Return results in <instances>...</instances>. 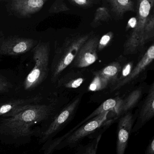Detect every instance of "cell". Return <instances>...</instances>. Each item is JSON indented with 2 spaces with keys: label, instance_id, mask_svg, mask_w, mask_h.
<instances>
[{
  "label": "cell",
  "instance_id": "6da1fadb",
  "mask_svg": "<svg viewBox=\"0 0 154 154\" xmlns=\"http://www.w3.org/2000/svg\"><path fill=\"white\" fill-rule=\"evenodd\" d=\"M53 109L52 105L27 104L18 113L2 121L0 133L15 138L30 135L31 126L48 118Z\"/></svg>",
  "mask_w": 154,
  "mask_h": 154
},
{
  "label": "cell",
  "instance_id": "7a4b0ae2",
  "mask_svg": "<svg viewBox=\"0 0 154 154\" xmlns=\"http://www.w3.org/2000/svg\"><path fill=\"white\" fill-rule=\"evenodd\" d=\"M109 112H106L101 113L78 128L70 130L52 144L49 148V151L51 152L55 149L72 148L77 146L85 138L94 132H98L100 130V128L113 121V120H111L103 125L107 122V116Z\"/></svg>",
  "mask_w": 154,
  "mask_h": 154
},
{
  "label": "cell",
  "instance_id": "3957f363",
  "mask_svg": "<svg viewBox=\"0 0 154 154\" xmlns=\"http://www.w3.org/2000/svg\"><path fill=\"white\" fill-rule=\"evenodd\" d=\"M90 38L87 34H76L66 38L56 51L53 61L52 78L56 79L60 74L74 60L82 46Z\"/></svg>",
  "mask_w": 154,
  "mask_h": 154
},
{
  "label": "cell",
  "instance_id": "277c9868",
  "mask_svg": "<svg viewBox=\"0 0 154 154\" xmlns=\"http://www.w3.org/2000/svg\"><path fill=\"white\" fill-rule=\"evenodd\" d=\"M49 52V44L46 43L40 42L34 48L33 58L35 65L24 82L25 90L36 87L46 78L48 73Z\"/></svg>",
  "mask_w": 154,
  "mask_h": 154
},
{
  "label": "cell",
  "instance_id": "5b68a950",
  "mask_svg": "<svg viewBox=\"0 0 154 154\" xmlns=\"http://www.w3.org/2000/svg\"><path fill=\"white\" fill-rule=\"evenodd\" d=\"M154 6L153 0L139 1L137 14V24L132 30L125 44V51L129 54L135 53L144 47V29L150 11Z\"/></svg>",
  "mask_w": 154,
  "mask_h": 154
},
{
  "label": "cell",
  "instance_id": "8992f818",
  "mask_svg": "<svg viewBox=\"0 0 154 154\" xmlns=\"http://www.w3.org/2000/svg\"><path fill=\"white\" fill-rule=\"evenodd\" d=\"M81 99V96H77L63 108L44 132L42 138L43 140L58 132L72 120L79 108Z\"/></svg>",
  "mask_w": 154,
  "mask_h": 154
},
{
  "label": "cell",
  "instance_id": "52a82bcc",
  "mask_svg": "<svg viewBox=\"0 0 154 154\" xmlns=\"http://www.w3.org/2000/svg\"><path fill=\"white\" fill-rule=\"evenodd\" d=\"M118 119L116 152L117 154H125L136 120V113L129 112Z\"/></svg>",
  "mask_w": 154,
  "mask_h": 154
},
{
  "label": "cell",
  "instance_id": "ba28073f",
  "mask_svg": "<svg viewBox=\"0 0 154 154\" xmlns=\"http://www.w3.org/2000/svg\"><path fill=\"white\" fill-rule=\"evenodd\" d=\"M99 38H89L82 46L73 61V65L78 68H84L93 64L98 59Z\"/></svg>",
  "mask_w": 154,
  "mask_h": 154
},
{
  "label": "cell",
  "instance_id": "9c48e42d",
  "mask_svg": "<svg viewBox=\"0 0 154 154\" xmlns=\"http://www.w3.org/2000/svg\"><path fill=\"white\" fill-rule=\"evenodd\" d=\"M136 120L132 132L136 133L142 128L154 116V86L152 84L142 105L136 112Z\"/></svg>",
  "mask_w": 154,
  "mask_h": 154
},
{
  "label": "cell",
  "instance_id": "30bf717a",
  "mask_svg": "<svg viewBox=\"0 0 154 154\" xmlns=\"http://www.w3.org/2000/svg\"><path fill=\"white\" fill-rule=\"evenodd\" d=\"M34 39L13 37L5 39L0 44V54L18 55L28 52L35 45Z\"/></svg>",
  "mask_w": 154,
  "mask_h": 154
},
{
  "label": "cell",
  "instance_id": "8fae6325",
  "mask_svg": "<svg viewBox=\"0 0 154 154\" xmlns=\"http://www.w3.org/2000/svg\"><path fill=\"white\" fill-rule=\"evenodd\" d=\"M154 58V46L152 45L146 51L143 57L138 62L136 67L131 71V73L126 78L118 82L112 87V91L119 90L131 81H132L152 63Z\"/></svg>",
  "mask_w": 154,
  "mask_h": 154
},
{
  "label": "cell",
  "instance_id": "7c38bea8",
  "mask_svg": "<svg viewBox=\"0 0 154 154\" xmlns=\"http://www.w3.org/2000/svg\"><path fill=\"white\" fill-rule=\"evenodd\" d=\"M46 2V0H15L11 2V7L20 15L27 17L41 10Z\"/></svg>",
  "mask_w": 154,
  "mask_h": 154
},
{
  "label": "cell",
  "instance_id": "4fadbf2b",
  "mask_svg": "<svg viewBox=\"0 0 154 154\" xmlns=\"http://www.w3.org/2000/svg\"><path fill=\"white\" fill-rule=\"evenodd\" d=\"M142 91L138 89L131 92L124 99L122 98L113 111L116 115V119H118L127 112L131 111L140 101Z\"/></svg>",
  "mask_w": 154,
  "mask_h": 154
},
{
  "label": "cell",
  "instance_id": "5bb4252c",
  "mask_svg": "<svg viewBox=\"0 0 154 154\" xmlns=\"http://www.w3.org/2000/svg\"><path fill=\"white\" fill-rule=\"evenodd\" d=\"M122 98L120 97H115L114 98H111L106 100L103 102L98 108L94 110L92 113H91L89 116L84 119L81 122H79L75 127L73 128V129L76 128L80 126H82L83 124L86 123L90 120L93 119L94 117L100 115L101 113H103L106 112L112 111L114 110L117 105L119 103Z\"/></svg>",
  "mask_w": 154,
  "mask_h": 154
},
{
  "label": "cell",
  "instance_id": "9a60e30c",
  "mask_svg": "<svg viewBox=\"0 0 154 154\" xmlns=\"http://www.w3.org/2000/svg\"><path fill=\"white\" fill-rule=\"evenodd\" d=\"M108 2L112 12L118 17H121L128 11H135L134 2L130 0H111Z\"/></svg>",
  "mask_w": 154,
  "mask_h": 154
},
{
  "label": "cell",
  "instance_id": "2e32d148",
  "mask_svg": "<svg viewBox=\"0 0 154 154\" xmlns=\"http://www.w3.org/2000/svg\"><path fill=\"white\" fill-rule=\"evenodd\" d=\"M103 130H100L89 142L85 145H80L76 147V154H97L98 145L103 133Z\"/></svg>",
  "mask_w": 154,
  "mask_h": 154
},
{
  "label": "cell",
  "instance_id": "e0dca14e",
  "mask_svg": "<svg viewBox=\"0 0 154 154\" xmlns=\"http://www.w3.org/2000/svg\"><path fill=\"white\" fill-rule=\"evenodd\" d=\"M121 70V66L119 63L115 62L107 66L99 72L101 75L110 83L118 81V75Z\"/></svg>",
  "mask_w": 154,
  "mask_h": 154
},
{
  "label": "cell",
  "instance_id": "ac0fdd59",
  "mask_svg": "<svg viewBox=\"0 0 154 154\" xmlns=\"http://www.w3.org/2000/svg\"><path fill=\"white\" fill-rule=\"evenodd\" d=\"M109 84L108 81L101 75L100 72H97L94 73V76L88 87V90L93 92L101 91L105 89Z\"/></svg>",
  "mask_w": 154,
  "mask_h": 154
},
{
  "label": "cell",
  "instance_id": "d6986e66",
  "mask_svg": "<svg viewBox=\"0 0 154 154\" xmlns=\"http://www.w3.org/2000/svg\"><path fill=\"white\" fill-rule=\"evenodd\" d=\"M84 81V79L77 75H69L66 76L61 82V85L69 89H75L81 86Z\"/></svg>",
  "mask_w": 154,
  "mask_h": 154
},
{
  "label": "cell",
  "instance_id": "ffe728a7",
  "mask_svg": "<svg viewBox=\"0 0 154 154\" xmlns=\"http://www.w3.org/2000/svg\"><path fill=\"white\" fill-rule=\"evenodd\" d=\"M154 35V16L153 14L149 15L144 29V41L145 44L151 40Z\"/></svg>",
  "mask_w": 154,
  "mask_h": 154
},
{
  "label": "cell",
  "instance_id": "44dd1931",
  "mask_svg": "<svg viewBox=\"0 0 154 154\" xmlns=\"http://www.w3.org/2000/svg\"><path fill=\"white\" fill-rule=\"evenodd\" d=\"M26 102L28 101L25 100H18L2 105L0 107V116L11 112L18 107L22 106V104H25Z\"/></svg>",
  "mask_w": 154,
  "mask_h": 154
},
{
  "label": "cell",
  "instance_id": "7402d4cb",
  "mask_svg": "<svg viewBox=\"0 0 154 154\" xmlns=\"http://www.w3.org/2000/svg\"><path fill=\"white\" fill-rule=\"evenodd\" d=\"M110 14L108 9L105 8H99L96 11L94 22L98 23L101 21H107L109 19Z\"/></svg>",
  "mask_w": 154,
  "mask_h": 154
},
{
  "label": "cell",
  "instance_id": "603a6c76",
  "mask_svg": "<svg viewBox=\"0 0 154 154\" xmlns=\"http://www.w3.org/2000/svg\"><path fill=\"white\" fill-rule=\"evenodd\" d=\"M70 10L63 1H56L54 2L49 10L50 13H58Z\"/></svg>",
  "mask_w": 154,
  "mask_h": 154
},
{
  "label": "cell",
  "instance_id": "cb8c5ba5",
  "mask_svg": "<svg viewBox=\"0 0 154 154\" xmlns=\"http://www.w3.org/2000/svg\"><path fill=\"white\" fill-rule=\"evenodd\" d=\"M69 2L72 5L81 8H89L96 4L97 1L93 0H70Z\"/></svg>",
  "mask_w": 154,
  "mask_h": 154
},
{
  "label": "cell",
  "instance_id": "d4e9b609",
  "mask_svg": "<svg viewBox=\"0 0 154 154\" xmlns=\"http://www.w3.org/2000/svg\"><path fill=\"white\" fill-rule=\"evenodd\" d=\"M112 37L113 34L111 32H109L103 36L99 40L98 43V49L99 51H101L106 47L109 44Z\"/></svg>",
  "mask_w": 154,
  "mask_h": 154
},
{
  "label": "cell",
  "instance_id": "484cf974",
  "mask_svg": "<svg viewBox=\"0 0 154 154\" xmlns=\"http://www.w3.org/2000/svg\"><path fill=\"white\" fill-rule=\"evenodd\" d=\"M132 66L133 65H132V63H128L126 65L124 66L122 70H121V77L120 78V80L119 81H121L122 79L126 78L131 73L132 71Z\"/></svg>",
  "mask_w": 154,
  "mask_h": 154
},
{
  "label": "cell",
  "instance_id": "4316f807",
  "mask_svg": "<svg viewBox=\"0 0 154 154\" xmlns=\"http://www.w3.org/2000/svg\"><path fill=\"white\" fill-rule=\"evenodd\" d=\"M10 85V83L5 77L0 76V93L5 92L8 91Z\"/></svg>",
  "mask_w": 154,
  "mask_h": 154
},
{
  "label": "cell",
  "instance_id": "83f0119b",
  "mask_svg": "<svg viewBox=\"0 0 154 154\" xmlns=\"http://www.w3.org/2000/svg\"><path fill=\"white\" fill-rule=\"evenodd\" d=\"M144 154H154V136L149 140Z\"/></svg>",
  "mask_w": 154,
  "mask_h": 154
},
{
  "label": "cell",
  "instance_id": "f1b7e54d",
  "mask_svg": "<svg viewBox=\"0 0 154 154\" xmlns=\"http://www.w3.org/2000/svg\"><path fill=\"white\" fill-rule=\"evenodd\" d=\"M137 17H135L131 18L128 21V25H127V29H134L136 26H137Z\"/></svg>",
  "mask_w": 154,
  "mask_h": 154
}]
</instances>
